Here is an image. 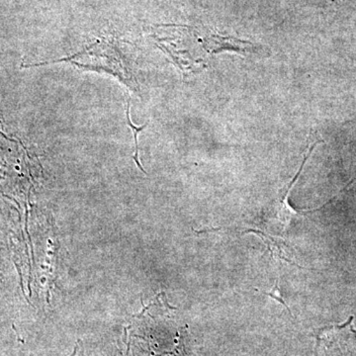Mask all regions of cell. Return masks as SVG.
I'll use <instances>...</instances> for the list:
<instances>
[{
  "instance_id": "obj_1",
  "label": "cell",
  "mask_w": 356,
  "mask_h": 356,
  "mask_svg": "<svg viewBox=\"0 0 356 356\" xmlns=\"http://www.w3.org/2000/svg\"><path fill=\"white\" fill-rule=\"evenodd\" d=\"M207 44V51L210 54L220 53L222 51H254V44L248 41H242L232 37L220 36L211 34L204 39Z\"/></svg>"
},
{
  "instance_id": "obj_2",
  "label": "cell",
  "mask_w": 356,
  "mask_h": 356,
  "mask_svg": "<svg viewBox=\"0 0 356 356\" xmlns=\"http://www.w3.org/2000/svg\"><path fill=\"white\" fill-rule=\"evenodd\" d=\"M255 234V235L261 236L262 241L266 243L267 248H268L269 252H270L271 255L273 257H278V259H282V261L288 262V264H292V266H295L299 267V268L303 269V267L300 266L299 264H295L294 261H292L291 259H287L284 254H283L282 250H281V248L280 243H278V240H276L273 236L267 235L264 232L259 231V229H248L247 231H243V234Z\"/></svg>"
},
{
  "instance_id": "obj_3",
  "label": "cell",
  "mask_w": 356,
  "mask_h": 356,
  "mask_svg": "<svg viewBox=\"0 0 356 356\" xmlns=\"http://www.w3.org/2000/svg\"><path fill=\"white\" fill-rule=\"evenodd\" d=\"M127 119L129 126H130V128L132 129L134 137H135L136 153L135 156H134V159H135L136 163H137V165L138 166H139L140 170H142L143 172L147 173L146 172H145L144 168H142V165H140L139 159H138V152H139V147H138V134H139V132H142V131L144 130V129L147 128V123L145 124V125H143L142 127H136V126L134 125L130 118V104H128Z\"/></svg>"
},
{
  "instance_id": "obj_4",
  "label": "cell",
  "mask_w": 356,
  "mask_h": 356,
  "mask_svg": "<svg viewBox=\"0 0 356 356\" xmlns=\"http://www.w3.org/2000/svg\"><path fill=\"white\" fill-rule=\"evenodd\" d=\"M257 291L262 293V294L267 295V296L270 297V298L280 302V303L282 304L283 306H285V308H286L288 312H289L290 315L292 316V312L290 310L289 306L287 305L286 302H285L284 299H283L282 294H281L280 286H278L277 282L275 283L273 290H270V291H261V290H257Z\"/></svg>"
},
{
  "instance_id": "obj_5",
  "label": "cell",
  "mask_w": 356,
  "mask_h": 356,
  "mask_svg": "<svg viewBox=\"0 0 356 356\" xmlns=\"http://www.w3.org/2000/svg\"><path fill=\"white\" fill-rule=\"evenodd\" d=\"M332 1H337V0H332Z\"/></svg>"
}]
</instances>
